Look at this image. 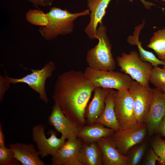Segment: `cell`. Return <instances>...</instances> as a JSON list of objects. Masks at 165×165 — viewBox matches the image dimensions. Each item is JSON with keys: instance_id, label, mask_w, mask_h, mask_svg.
I'll return each instance as SVG.
<instances>
[{"instance_id": "cell-1", "label": "cell", "mask_w": 165, "mask_h": 165, "mask_svg": "<svg viewBox=\"0 0 165 165\" xmlns=\"http://www.w3.org/2000/svg\"><path fill=\"white\" fill-rule=\"evenodd\" d=\"M95 88L84 72L71 70L58 76L52 98L67 118L82 127L86 125L85 109Z\"/></svg>"}, {"instance_id": "cell-2", "label": "cell", "mask_w": 165, "mask_h": 165, "mask_svg": "<svg viewBox=\"0 0 165 165\" xmlns=\"http://www.w3.org/2000/svg\"><path fill=\"white\" fill-rule=\"evenodd\" d=\"M87 9L82 12L72 13L66 9L53 7L46 14L49 23L46 26L40 27L38 31L46 40H51L59 35L71 33L74 28V23L78 17L90 14Z\"/></svg>"}, {"instance_id": "cell-3", "label": "cell", "mask_w": 165, "mask_h": 165, "mask_svg": "<svg viewBox=\"0 0 165 165\" xmlns=\"http://www.w3.org/2000/svg\"><path fill=\"white\" fill-rule=\"evenodd\" d=\"M107 28L103 22L97 29L98 42L87 52L86 60L88 66L101 71L114 70L116 62L112 53V46L107 34Z\"/></svg>"}, {"instance_id": "cell-4", "label": "cell", "mask_w": 165, "mask_h": 165, "mask_svg": "<svg viewBox=\"0 0 165 165\" xmlns=\"http://www.w3.org/2000/svg\"><path fill=\"white\" fill-rule=\"evenodd\" d=\"M84 72L95 88L117 90L129 89L134 81L129 75L113 70L101 71L88 66Z\"/></svg>"}, {"instance_id": "cell-5", "label": "cell", "mask_w": 165, "mask_h": 165, "mask_svg": "<svg viewBox=\"0 0 165 165\" xmlns=\"http://www.w3.org/2000/svg\"><path fill=\"white\" fill-rule=\"evenodd\" d=\"M117 61L121 71L141 84L149 86L153 66L149 63L142 61L138 52L131 51L129 54L123 53L117 57Z\"/></svg>"}, {"instance_id": "cell-6", "label": "cell", "mask_w": 165, "mask_h": 165, "mask_svg": "<svg viewBox=\"0 0 165 165\" xmlns=\"http://www.w3.org/2000/svg\"><path fill=\"white\" fill-rule=\"evenodd\" d=\"M114 104L120 130L132 127L138 123L134 114L133 97L129 89L115 91Z\"/></svg>"}, {"instance_id": "cell-7", "label": "cell", "mask_w": 165, "mask_h": 165, "mask_svg": "<svg viewBox=\"0 0 165 165\" xmlns=\"http://www.w3.org/2000/svg\"><path fill=\"white\" fill-rule=\"evenodd\" d=\"M56 69L54 62L50 61L46 64L40 70L31 69V73L20 79H16L8 77L5 73V77L11 83L15 84L24 83L28 84L29 87L38 93L39 98L44 102L48 103L49 99L45 89V84L46 79L52 76L53 72Z\"/></svg>"}, {"instance_id": "cell-8", "label": "cell", "mask_w": 165, "mask_h": 165, "mask_svg": "<svg viewBox=\"0 0 165 165\" xmlns=\"http://www.w3.org/2000/svg\"><path fill=\"white\" fill-rule=\"evenodd\" d=\"M129 89L133 97L134 114L137 122L145 123L153 100V89L134 80Z\"/></svg>"}, {"instance_id": "cell-9", "label": "cell", "mask_w": 165, "mask_h": 165, "mask_svg": "<svg viewBox=\"0 0 165 165\" xmlns=\"http://www.w3.org/2000/svg\"><path fill=\"white\" fill-rule=\"evenodd\" d=\"M147 132L145 123H138L126 130L115 132L109 137L120 153L126 156L132 147L142 141Z\"/></svg>"}, {"instance_id": "cell-10", "label": "cell", "mask_w": 165, "mask_h": 165, "mask_svg": "<svg viewBox=\"0 0 165 165\" xmlns=\"http://www.w3.org/2000/svg\"><path fill=\"white\" fill-rule=\"evenodd\" d=\"M44 126L42 124L35 125L32 128V140L36 144L38 152L41 158L49 155H54L66 141V138L61 135L60 138L53 130H49L47 134L50 135L47 138L45 134Z\"/></svg>"}, {"instance_id": "cell-11", "label": "cell", "mask_w": 165, "mask_h": 165, "mask_svg": "<svg viewBox=\"0 0 165 165\" xmlns=\"http://www.w3.org/2000/svg\"><path fill=\"white\" fill-rule=\"evenodd\" d=\"M83 142L77 138L68 139L51 158L52 165H82L79 161Z\"/></svg>"}, {"instance_id": "cell-12", "label": "cell", "mask_w": 165, "mask_h": 165, "mask_svg": "<svg viewBox=\"0 0 165 165\" xmlns=\"http://www.w3.org/2000/svg\"><path fill=\"white\" fill-rule=\"evenodd\" d=\"M48 121L50 125L67 139L77 138V133L82 127L67 118L61 108L55 103Z\"/></svg>"}, {"instance_id": "cell-13", "label": "cell", "mask_w": 165, "mask_h": 165, "mask_svg": "<svg viewBox=\"0 0 165 165\" xmlns=\"http://www.w3.org/2000/svg\"><path fill=\"white\" fill-rule=\"evenodd\" d=\"M111 0H87L90 11V20L84 31L90 39L97 38V29L98 24L102 22L106 9Z\"/></svg>"}, {"instance_id": "cell-14", "label": "cell", "mask_w": 165, "mask_h": 165, "mask_svg": "<svg viewBox=\"0 0 165 165\" xmlns=\"http://www.w3.org/2000/svg\"><path fill=\"white\" fill-rule=\"evenodd\" d=\"M153 89L154 98L145 123L149 135H152L157 129L165 115V95L156 88Z\"/></svg>"}, {"instance_id": "cell-15", "label": "cell", "mask_w": 165, "mask_h": 165, "mask_svg": "<svg viewBox=\"0 0 165 165\" xmlns=\"http://www.w3.org/2000/svg\"><path fill=\"white\" fill-rule=\"evenodd\" d=\"M111 89L99 87L95 88L92 99L87 105L85 109V117L86 125L95 123L102 114L105 107L106 97Z\"/></svg>"}, {"instance_id": "cell-16", "label": "cell", "mask_w": 165, "mask_h": 165, "mask_svg": "<svg viewBox=\"0 0 165 165\" xmlns=\"http://www.w3.org/2000/svg\"><path fill=\"white\" fill-rule=\"evenodd\" d=\"M9 148L14 153V157L23 165H45L39 158L38 151L32 143L19 142L10 144Z\"/></svg>"}, {"instance_id": "cell-17", "label": "cell", "mask_w": 165, "mask_h": 165, "mask_svg": "<svg viewBox=\"0 0 165 165\" xmlns=\"http://www.w3.org/2000/svg\"><path fill=\"white\" fill-rule=\"evenodd\" d=\"M97 142L102 152L103 165H127V157L120 153L109 136Z\"/></svg>"}, {"instance_id": "cell-18", "label": "cell", "mask_w": 165, "mask_h": 165, "mask_svg": "<svg viewBox=\"0 0 165 165\" xmlns=\"http://www.w3.org/2000/svg\"><path fill=\"white\" fill-rule=\"evenodd\" d=\"M98 123L86 125L78 132L77 138L83 142L88 144L97 142L102 138L109 137L115 132L112 128L105 127Z\"/></svg>"}, {"instance_id": "cell-19", "label": "cell", "mask_w": 165, "mask_h": 165, "mask_svg": "<svg viewBox=\"0 0 165 165\" xmlns=\"http://www.w3.org/2000/svg\"><path fill=\"white\" fill-rule=\"evenodd\" d=\"M115 91L113 89H111L106 96L105 100L104 110L95 123L101 124L106 127L112 128L115 132H119L120 131V128L114 108Z\"/></svg>"}, {"instance_id": "cell-20", "label": "cell", "mask_w": 165, "mask_h": 165, "mask_svg": "<svg viewBox=\"0 0 165 165\" xmlns=\"http://www.w3.org/2000/svg\"><path fill=\"white\" fill-rule=\"evenodd\" d=\"M79 160L82 165H103L102 152L97 142H83Z\"/></svg>"}, {"instance_id": "cell-21", "label": "cell", "mask_w": 165, "mask_h": 165, "mask_svg": "<svg viewBox=\"0 0 165 165\" xmlns=\"http://www.w3.org/2000/svg\"><path fill=\"white\" fill-rule=\"evenodd\" d=\"M147 47L154 50L159 59L165 61V28L154 33Z\"/></svg>"}, {"instance_id": "cell-22", "label": "cell", "mask_w": 165, "mask_h": 165, "mask_svg": "<svg viewBox=\"0 0 165 165\" xmlns=\"http://www.w3.org/2000/svg\"><path fill=\"white\" fill-rule=\"evenodd\" d=\"M27 20L31 24L41 27L47 26L49 19L46 13L39 9H30L26 14Z\"/></svg>"}, {"instance_id": "cell-23", "label": "cell", "mask_w": 165, "mask_h": 165, "mask_svg": "<svg viewBox=\"0 0 165 165\" xmlns=\"http://www.w3.org/2000/svg\"><path fill=\"white\" fill-rule=\"evenodd\" d=\"M149 82L163 92L165 88V69L158 66L153 67L150 75Z\"/></svg>"}, {"instance_id": "cell-24", "label": "cell", "mask_w": 165, "mask_h": 165, "mask_svg": "<svg viewBox=\"0 0 165 165\" xmlns=\"http://www.w3.org/2000/svg\"><path fill=\"white\" fill-rule=\"evenodd\" d=\"M0 165H20L21 163L14 157L12 149L5 145L0 146Z\"/></svg>"}, {"instance_id": "cell-25", "label": "cell", "mask_w": 165, "mask_h": 165, "mask_svg": "<svg viewBox=\"0 0 165 165\" xmlns=\"http://www.w3.org/2000/svg\"><path fill=\"white\" fill-rule=\"evenodd\" d=\"M146 148L145 143L135 147L127 157V165H137L140 162L144 154Z\"/></svg>"}, {"instance_id": "cell-26", "label": "cell", "mask_w": 165, "mask_h": 165, "mask_svg": "<svg viewBox=\"0 0 165 165\" xmlns=\"http://www.w3.org/2000/svg\"><path fill=\"white\" fill-rule=\"evenodd\" d=\"M152 148L159 157L158 162L162 165H165V140L160 136L155 138Z\"/></svg>"}, {"instance_id": "cell-27", "label": "cell", "mask_w": 165, "mask_h": 165, "mask_svg": "<svg viewBox=\"0 0 165 165\" xmlns=\"http://www.w3.org/2000/svg\"><path fill=\"white\" fill-rule=\"evenodd\" d=\"M159 157L152 148L148 151L143 163L144 165H155L156 162L159 160Z\"/></svg>"}, {"instance_id": "cell-28", "label": "cell", "mask_w": 165, "mask_h": 165, "mask_svg": "<svg viewBox=\"0 0 165 165\" xmlns=\"http://www.w3.org/2000/svg\"><path fill=\"white\" fill-rule=\"evenodd\" d=\"M11 83L5 77L0 75V101L2 100L6 91L10 86Z\"/></svg>"}, {"instance_id": "cell-29", "label": "cell", "mask_w": 165, "mask_h": 165, "mask_svg": "<svg viewBox=\"0 0 165 165\" xmlns=\"http://www.w3.org/2000/svg\"><path fill=\"white\" fill-rule=\"evenodd\" d=\"M34 5L42 6H51L55 0H26Z\"/></svg>"}, {"instance_id": "cell-30", "label": "cell", "mask_w": 165, "mask_h": 165, "mask_svg": "<svg viewBox=\"0 0 165 165\" xmlns=\"http://www.w3.org/2000/svg\"><path fill=\"white\" fill-rule=\"evenodd\" d=\"M156 131L162 136L165 137V115L160 123Z\"/></svg>"}, {"instance_id": "cell-31", "label": "cell", "mask_w": 165, "mask_h": 165, "mask_svg": "<svg viewBox=\"0 0 165 165\" xmlns=\"http://www.w3.org/2000/svg\"><path fill=\"white\" fill-rule=\"evenodd\" d=\"M5 138L2 130V124L0 123V146L5 145Z\"/></svg>"}, {"instance_id": "cell-32", "label": "cell", "mask_w": 165, "mask_h": 165, "mask_svg": "<svg viewBox=\"0 0 165 165\" xmlns=\"http://www.w3.org/2000/svg\"><path fill=\"white\" fill-rule=\"evenodd\" d=\"M130 2H132L133 0H129ZM142 3L144 5V6L146 9H149L151 7L155 5V4L150 2L146 1L145 0H140Z\"/></svg>"}, {"instance_id": "cell-33", "label": "cell", "mask_w": 165, "mask_h": 165, "mask_svg": "<svg viewBox=\"0 0 165 165\" xmlns=\"http://www.w3.org/2000/svg\"><path fill=\"white\" fill-rule=\"evenodd\" d=\"M163 93L165 95V88L163 90Z\"/></svg>"}, {"instance_id": "cell-34", "label": "cell", "mask_w": 165, "mask_h": 165, "mask_svg": "<svg viewBox=\"0 0 165 165\" xmlns=\"http://www.w3.org/2000/svg\"><path fill=\"white\" fill-rule=\"evenodd\" d=\"M163 68L165 69V65L163 66Z\"/></svg>"}, {"instance_id": "cell-35", "label": "cell", "mask_w": 165, "mask_h": 165, "mask_svg": "<svg viewBox=\"0 0 165 165\" xmlns=\"http://www.w3.org/2000/svg\"><path fill=\"white\" fill-rule=\"evenodd\" d=\"M160 0L163 2H165V0Z\"/></svg>"}]
</instances>
